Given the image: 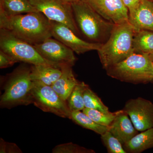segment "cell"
<instances>
[{"instance_id": "1", "label": "cell", "mask_w": 153, "mask_h": 153, "mask_svg": "<svg viewBox=\"0 0 153 153\" xmlns=\"http://www.w3.org/2000/svg\"><path fill=\"white\" fill-rule=\"evenodd\" d=\"M0 28L33 45L52 37L51 21L39 11L11 16L0 14Z\"/></svg>"}, {"instance_id": "2", "label": "cell", "mask_w": 153, "mask_h": 153, "mask_svg": "<svg viewBox=\"0 0 153 153\" xmlns=\"http://www.w3.org/2000/svg\"><path fill=\"white\" fill-rule=\"evenodd\" d=\"M75 22L80 33L90 42L104 44L111 35L115 25L98 14L87 1L71 4Z\"/></svg>"}, {"instance_id": "3", "label": "cell", "mask_w": 153, "mask_h": 153, "mask_svg": "<svg viewBox=\"0 0 153 153\" xmlns=\"http://www.w3.org/2000/svg\"><path fill=\"white\" fill-rule=\"evenodd\" d=\"M135 32L129 22L115 25L108 41L97 51L104 69L121 62L134 53L133 42Z\"/></svg>"}, {"instance_id": "4", "label": "cell", "mask_w": 153, "mask_h": 153, "mask_svg": "<svg viewBox=\"0 0 153 153\" xmlns=\"http://www.w3.org/2000/svg\"><path fill=\"white\" fill-rule=\"evenodd\" d=\"M33 82L30 77V66L23 63L7 76L1 96V108H13L33 104Z\"/></svg>"}, {"instance_id": "5", "label": "cell", "mask_w": 153, "mask_h": 153, "mask_svg": "<svg viewBox=\"0 0 153 153\" xmlns=\"http://www.w3.org/2000/svg\"><path fill=\"white\" fill-rule=\"evenodd\" d=\"M108 76L133 84L153 81V63L146 54L134 53L106 70Z\"/></svg>"}, {"instance_id": "6", "label": "cell", "mask_w": 153, "mask_h": 153, "mask_svg": "<svg viewBox=\"0 0 153 153\" xmlns=\"http://www.w3.org/2000/svg\"><path fill=\"white\" fill-rule=\"evenodd\" d=\"M1 50L14 59L17 63L22 62L33 65H49L60 68L55 63L42 57L34 45L18 38L5 29L0 28Z\"/></svg>"}, {"instance_id": "7", "label": "cell", "mask_w": 153, "mask_h": 153, "mask_svg": "<svg viewBox=\"0 0 153 153\" xmlns=\"http://www.w3.org/2000/svg\"><path fill=\"white\" fill-rule=\"evenodd\" d=\"M33 82V104L44 112L70 119L71 111L67 101L62 99L50 85Z\"/></svg>"}, {"instance_id": "8", "label": "cell", "mask_w": 153, "mask_h": 153, "mask_svg": "<svg viewBox=\"0 0 153 153\" xmlns=\"http://www.w3.org/2000/svg\"><path fill=\"white\" fill-rule=\"evenodd\" d=\"M39 12L50 21L62 23L68 26L76 35L80 31L74 19L71 4L64 0H29Z\"/></svg>"}, {"instance_id": "9", "label": "cell", "mask_w": 153, "mask_h": 153, "mask_svg": "<svg viewBox=\"0 0 153 153\" xmlns=\"http://www.w3.org/2000/svg\"><path fill=\"white\" fill-rule=\"evenodd\" d=\"M34 46L42 57L60 68L63 65L73 66L76 62L73 50L53 37Z\"/></svg>"}, {"instance_id": "10", "label": "cell", "mask_w": 153, "mask_h": 153, "mask_svg": "<svg viewBox=\"0 0 153 153\" xmlns=\"http://www.w3.org/2000/svg\"><path fill=\"white\" fill-rule=\"evenodd\" d=\"M123 109L139 131L153 128V103L150 100L140 97L131 99Z\"/></svg>"}, {"instance_id": "11", "label": "cell", "mask_w": 153, "mask_h": 153, "mask_svg": "<svg viewBox=\"0 0 153 153\" xmlns=\"http://www.w3.org/2000/svg\"><path fill=\"white\" fill-rule=\"evenodd\" d=\"M51 21L52 36L77 54L98 50L102 44L84 41L66 26L59 22Z\"/></svg>"}, {"instance_id": "12", "label": "cell", "mask_w": 153, "mask_h": 153, "mask_svg": "<svg viewBox=\"0 0 153 153\" xmlns=\"http://www.w3.org/2000/svg\"><path fill=\"white\" fill-rule=\"evenodd\" d=\"M92 8L114 25L128 22L129 11L122 0H88Z\"/></svg>"}, {"instance_id": "13", "label": "cell", "mask_w": 153, "mask_h": 153, "mask_svg": "<svg viewBox=\"0 0 153 153\" xmlns=\"http://www.w3.org/2000/svg\"><path fill=\"white\" fill-rule=\"evenodd\" d=\"M128 22L135 31H153V1L142 0L137 8L129 12Z\"/></svg>"}, {"instance_id": "14", "label": "cell", "mask_w": 153, "mask_h": 153, "mask_svg": "<svg viewBox=\"0 0 153 153\" xmlns=\"http://www.w3.org/2000/svg\"><path fill=\"white\" fill-rule=\"evenodd\" d=\"M108 130L123 145L139 133L129 117L123 109L121 110L120 112L109 126Z\"/></svg>"}, {"instance_id": "15", "label": "cell", "mask_w": 153, "mask_h": 153, "mask_svg": "<svg viewBox=\"0 0 153 153\" xmlns=\"http://www.w3.org/2000/svg\"><path fill=\"white\" fill-rule=\"evenodd\" d=\"M72 67V66L68 65L60 66L62 71L61 76L51 86L58 95L66 101L79 82L74 76Z\"/></svg>"}, {"instance_id": "16", "label": "cell", "mask_w": 153, "mask_h": 153, "mask_svg": "<svg viewBox=\"0 0 153 153\" xmlns=\"http://www.w3.org/2000/svg\"><path fill=\"white\" fill-rule=\"evenodd\" d=\"M60 68L49 65H31L30 77L33 81H38L52 86L61 76Z\"/></svg>"}, {"instance_id": "17", "label": "cell", "mask_w": 153, "mask_h": 153, "mask_svg": "<svg viewBox=\"0 0 153 153\" xmlns=\"http://www.w3.org/2000/svg\"><path fill=\"white\" fill-rule=\"evenodd\" d=\"M127 153H140L153 148V128L138 133L123 145Z\"/></svg>"}, {"instance_id": "18", "label": "cell", "mask_w": 153, "mask_h": 153, "mask_svg": "<svg viewBox=\"0 0 153 153\" xmlns=\"http://www.w3.org/2000/svg\"><path fill=\"white\" fill-rule=\"evenodd\" d=\"M36 12L29 0H0V14L7 16Z\"/></svg>"}, {"instance_id": "19", "label": "cell", "mask_w": 153, "mask_h": 153, "mask_svg": "<svg viewBox=\"0 0 153 153\" xmlns=\"http://www.w3.org/2000/svg\"><path fill=\"white\" fill-rule=\"evenodd\" d=\"M133 47L134 53L148 54L153 51V31L140 30L135 31Z\"/></svg>"}, {"instance_id": "20", "label": "cell", "mask_w": 153, "mask_h": 153, "mask_svg": "<svg viewBox=\"0 0 153 153\" xmlns=\"http://www.w3.org/2000/svg\"><path fill=\"white\" fill-rule=\"evenodd\" d=\"M70 119L78 125L95 132L100 135L109 129V127L99 124L80 111H71Z\"/></svg>"}, {"instance_id": "21", "label": "cell", "mask_w": 153, "mask_h": 153, "mask_svg": "<svg viewBox=\"0 0 153 153\" xmlns=\"http://www.w3.org/2000/svg\"><path fill=\"white\" fill-rule=\"evenodd\" d=\"M88 86L85 82L79 81L74 88L66 100L71 111H81L85 108L83 93Z\"/></svg>"}, {"instance_id": "22", "label": "cell", "mask_w": 153, "mask_h": 153, "mask_svg": "<svg viewBox=\"0 0 153 153\" xmlns=\"http://www.w3.org/2000/svg\"><path fill=\"white\" fill-rule=\"evenodd\" d=\"M85 108L95 109L104 113H109L108 108L102 101L98 95L91 90L89 86L85 88L83 93Z\"/></svg>"}, {"instance_id": "23", "label": "cell", "mask_w": 153, "mask_h": 153, "mask_svg": "<svg viewBox=\"0 0 153 153\" xmlns=\"http://www.w3.org/2000/svg\"><path fill=\"white\" fill-rule=\"evenodd\" d=\"M120 110L114 112L104 113L95 109L85 108L82 112L99 124L109 127Z\"/></svg>"}, {"instance_id": "24", "label": "cell", "mask_w": 153, "mask_h": 153, "mask_svg": "<svg viewBox=\"0 0 153 153\" xmlns=\"http://www.w3.org/2000/svg\"><path fill=\"white\" fill-rule=\"evenodd\" d=\"M101 140L108 152L109 153H127L123 145L109 130L101 135Z\"/></svg>"}, {"instance_id": "25", "label": "cell", "mask_w": 153, "mask_h": 153, "mask_svg": "<svg viewBox=\"0 0 153 153\" xmlns=\"http://www.w3.org/2000/svg\"><path fill=\"white\" fill-rule=\"evenodd\" d=\"M53 153H94L92 149H86L72 143L57 145L52 149Z\"/></svg>"}, {"instance_id": "26", "label": "cell", "mask_w": 153, "mask_h": 153, "mask_svg": "<svg viewBox=\"0 0 153 153\" xmlns=\"http://www.w3.org/2000/svg\"><path fill=\"white\" fill-rule=\"evenodd\" d=\"M0 153H22L23 152L16 144L7 142L1 138L0 139Z\"/></svg>"}, {"instance_id": "27", "label": "cell", "mask_w": 153, "mask_h": 153, "mask_svg": "<svg viewBox=\"0 0 153 153\" xmlns=\"http://www.w3.org/2000/svg\"><path fill=\"white\" fill-rule=\"evenodd\" d=\"M16 63V61L12 57L0 50V68H8Z\"/></svg>"}, {"instance_id": "28", "label": "cell", "mask_w": 153, "mask_h": 153, "mask_svg": "<svg viewBox=\"0 0 153 153\" xmlns=\"http://www.w3.org/2000/svg\"><path fill=\"white\" fill-rule=\"evenodd\" d=\"M142 0H122L123 4L128 9L129 12H131L137 8Z\"/></svg>"}, {"instance_id": "29", "label": "cell", "mask_w": 153, "mask_h": 153, "mask_svg": "<svg viewBox=\"0 0 153 153\" xmlns=\"http://www.w3.org/2000/svg\"><path fill=\"white\" fill-rule=\"evenodd\" d=\"M146 55H147L149 57L150 59L152 61V62H153V51L150 52V53H149V54H146Z\"/></svg>"}, {"instance_id": "30", "label": "cell", "mask_w": 153, "mask_h": 153, "mask_svg": "<svg viewBox=\"0 0 153 153\" xmlns=\"http://www.w3.org/2000/svg\"><path fill=\"white\" fill-rule=\"evenodd\" d=\"M66 2L69 3V4H72V3L75 2L77 1H79V0H64Z\"/></svg>"}, {"instance_id": "31", "label": "cell", "mask_w": 153, "mask_h": 153, "mask_svg": "<svg viewBox=\"0 0 153 153\" xmlns=\"http://www.w3.org/2000/svg\"><path fill=\"white\" fill-rule=\"evenodd\" d=\"M81 1H87L88 0H81Z\"/></svg>"}, {"instance_id": "32", "label": "cell", "mask_w": 153, "mask_h": 153, "mask_svg": "<svg viewBox=\"0 0 153 153\" xmlns=\"http://www.w3.org/2000/svg\"><path fill=\"white\" fill-rule=\"evenodd\" d=\"M150 1H153V0H150Z\"/></svg>"}, {"instance_id": "33", "label": "cell", "mask_w": 153, "mask_h": 153, "mask_svg": "<svg viewBox=\"0 0 153 153\" xmlns=\"http://www.w3.org/2000/svg\"><path fill=\"white\" fill-rule=\"evenodd\" d=\"M153 63V62H152Z\"/></svg>"}]
</instances>
